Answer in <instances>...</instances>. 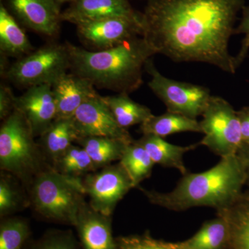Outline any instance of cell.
Returning a JSON list of instances; mask_svg holds the SVG:
<instances>
[{
	"mask_svg": "<svg viewBox=\"0 0 249 249\" xmlns=\"http://www.w3.org/2000/svg\"><path fill=\"white\" fill-rule=\"evenodd\" d=\"M112 18L142 19L128 0H76L61 14L62 21L83 24Z\"/></svg>",
	"mask_w": 249,
	"mask_h": 249,
	"instance_id": "5bb4252c",
	"label": "cell"
},
{
	"mask_svg": "<svg viewBox=\"0 0 249 249\" xmlns=\"http://www.w3.org/2000/svg\"><path fill=\"white\" fill-rule=\"evenodd\" d=\"M245 0H147L142 37L156 54L175 62H204L233 74L229 52Z\"/></svg>",
	"mask_w": 249,
	"mask_h": 249,
	"instance_id": "6da1fadb",
	"label": "cell"
},
{
	"mask_svg": "<svg viewBox=\"0 0 249 249\" xmlns=\"http://www.w3.org/2000/svg\"><path fill=\"white\" fill-rule=\"evenodd\" d=\"M34 52V47L22 27L3 4L0 6L1 58H23Z\"/></svg>",
	"mask_w": 249,
	"mask_h": 249,
	"instance_id": "d6986e66",
	"label": "cell"
},
{
	"mask_svg": "<svg viewBox=\"0 0 249 249\" xmlns=\"http://www.w3.org/2000/svg\"><path fill=\"white\" fill-rule=\"evenodd\" d=\"M22 113L15 109L0 128V168L29 188L41 172L52 166Z\"/></svg>",
	"mask_w": 249,
	"mask_h": 249,
	"instance_id": "5b68a950",
	"label": "cell"
},
{
	"mask_svg": "<svg viewBox=\"0 0 249 249\" xmlns=\"http://www.w3.org/2000/svg\"><path fill=\"white\" fill-rule=\"evenodd\" d=\"M70 69L67 44H51L18 59L3 75L14 84L27 89L36 85H52Z\"/></svg>",
	"mask_w": 249,
	"mask_h": 249,
	"instance_id": "8992f818",
	"label": "cell"
},
{
	"mask_svg": "<svg viewBox=\"0 0 249 249\" xmlns=\"http://www.w3.org/2000/svg\"><path fill=\"white\" fill-rule=\"evenodd\" d=\"M16 178L9 174L1 171L0 177V216L5 218L19 211L26 205H29V199L24 198L19 190Z\"/></svg>",
	"mask_w": 249,
	"mask_h": 249,
	"instance_id": "83f0119b",
	"label": "cell"
},
{
	"mask_svg": "<svg viewBox=\"0 0 249 249\" xmlns=\"http://www.w3.org/2000/svg\"><path fill=\"white\" fill-rule=\"evenodd\" d=\"M30 234V227L25 219L4 218L0 224V249H24Z\"/></svg>",
	"mask_w": 249,
	"mask_h": 249,
	"instance_id": "4316f807",
	"label": "cell"
},
{
	"mask_svg": "<svg viewBox=\"0 0 249 249\" xmlns=\"http://www.w3.org/2000/svg\"><path fill=\"white\" fill-rule=\"evenodd\" d=\"M119 162L128 174L134 188H137L143 180L150 178L155 165L137 140L127 144Z\"/></svg>",
	"mask_w": 249,
	"mask_h": 249,
	"instance_id": "d4e9b609",
	"label": "cell"
},
{
	"mask_svg": "<svg viewBox=\"0 0 249 249\" xmlns=\"http://www.w3.org/2000/svg\"><path fill=\"white\" fill-rule=\"evenodd\" d=\"M102 97L118 124L124 129L142 124L153 115L148 107L131 99L127 93Z\"/></svg>",
	"mask_w": 249,
	"mask_h": 249,
	"instance_id": "cb8c5ba5",
	"label": "cell"
},
{
	"mask_svg": "<svg viewBox=\"0 0 249 249\" xmlns=\"http://www.w3.org/2000/svg\"><path fill=\"white\" fill-rule=\"evenodd\" d=\"M137 142L145 149L155 164L175 168L182 175L188 173L183 163V155L201 145L199 142L188 146H180L152 134H142V138Z\"/></svg>",
	"mask_w": 249,
	"mask_h": 249,
	"instance_id": "ffe728a7",
	"label": "cell"
},
{
	"mask_svg": "<svg viewBox=\"0 0 249 249\" xmlns=\"http://www.w3.org/2000/svg\"><path fill=\"white\" fill-rule=\"evenodd\" d=\"M16 109L26 118L35 137H40L56 119V103L52 85L27 88L16 97Z\"/></svg>",
	"mask_w": 249,
	"mask_h": 249,
	"instance_id": "7c38bea8",
	"label": "cell"
},
{
	"mask_svg": "<svg viewBox=\"0 0 249 249\" xmlns=\"http://www.w3.org/2000/svg\"><path fill=\"white\" fill-rule=\"evenodd\" d=\"M119 249H181L179 242L172 243L153 238L149 233L116 239Z\"/></svg>",
	"mask_w": 249,
	"mask_h": 249,
	"instance_id": "f546056e",
	"label": "cell"
},
{
	"mask_svg": "<svg viewBox=\"0 0 249 249\" xmlns=\"http://www.w3.org/2000/svg\"><path fill=\"white\" fill-rule=\"evenodd\" d=\"M245 185L243 164L235 155L221 158L217 164L202 173L188 172L168 193L139 188L151 204L170 211L206 206L217 211L232 204L243 193Z\"/></svg>",
	"mask_w": 249,
	"mask_h": 249,
	"instance_id": "7a4b0ae2",
	"label": "cell"
},
{
	"mask_svg": "<svg viewBox=\"0 0 249 249\" xmlns=\"http://www.w3.org/2000/svg\"><path fill=\"white\" fill-rule=\"evenodd\" d=\"M71 230H52L44 234L29 249H80Z\"/></svg>",
	"mask_w": 249,
	"mask_h": 249,
	"instance_id": "f1b7e54d",
	"label": "cell"
},
{
	"mask_svg": "<svg viewBox=\"0 0 249 249\" xmlns=\"http://www.w3.org/2000/svg\"><path fill=\"white\" fill-rule=\"evenodd\" d=\"M242 11V18L238 27L235 29V34L244 35L241 47L236 56H234L236 69L245 61L249 52V6H245Z\"/></svg>",
	"mask_w": 249,
	"mask_h": 249,
	"instance_id": "4dcf8cb0",
	"label": "cell"
},
{
	"mask_svg": "<svg viewBox=\"0 0 249 249\" xmlns=\"http://www.w3.org/2000/svg\"><path fill=\"white\" fill-rule=\"evenodd\" d=\"M99 170L83 177L85 195L93 209L111 216L118 203L134 186L120 162Z\"/></svg>",
	"mask_w": 249,
	"mask_h": 249,
	"instance_id": "9c48e42d",
	"label": "cell"
},
{
	"mask_svg": "<svg viewBox=\"0 0 249 249\" xmlns=\"http://www.w3.org/2000/svg\"><path fill=\"white\" fill-rule=\"evenodd\" d=\"M225 218L229 229L228 249H249V191L232 204L217 211Z\"/></svg>",
	"mask_w": 249,
	"mask_h": 249,
	"instance_id": "ac0fdd59",
	"label": "cell"
},
{
	"mask_svg": "<svg viewBox=\"0 0 249 249\" xmlns=\"http://www.w3.org/2000/svg\"><path fill=\"white\" fill-rule=\"evenodd\" d=\"M53 168L67 176L83 178L96 171L92 160L86 150L80 145L73 144L54 162Z\"/></svg>",
	"mask_w": 249,
	"mask_h": 249,
	"instance_id": "484cf974",
	"label": "cell"
},
{
	"mask_svg": "<svg viewBox=\"0 0 249 249\" xmlns=\"http://www.w3.org/2000/svg\"><path fill=\"white\" fill-rule=\"evenodd\" d=\"M74 227L82 249H119L111 216L98 212L86 201L80 207Z\"/></svg>",
	"mask_w": 249,
	"mask_h": 249,
	"instance_id": "9a60e30c",
	"label": "cell"
},
{
	"mask_svg": "<svg viewBox=\"0 0 249 249\" xmlns=\"http://www.w3.org/2000/svg\"><path fill=\"white\" fill-rule=\"evenodd\" d=\"M76 143L86 150L98 170L120 160L129 142L109 137H80Z\"/></svg>",
	"mask_w": 249,
	"mask_h": 249,
	"instance_id": "603a6c76",
	"label": "cell"
},
{
	"mask_svg": "<svg viewBox=\"0 0 249 249\" xmlns=\"http://www.w3.org/2000/svg\"><path fill=\"white\" fill-rule=\"evenodd\" d=\"M200 121V142L221 158L237 155L242 144V129L237 111L225 99L211 96Z\"/></svg>",
	"mask_w": 249,
	"mask_h": 249,
	"instance_id": "52a82bcc",
	"label": "cell"
},
{
	"mask_svg": "<svg viewBox=\"0 0 249 249\" xmlns=\"http://www.w3.org/2000/svg\"><path fill=\"white\" fill-rule=\"evenodd\" d=\"M237 112L240 119L243 142L249 145V106L242 108Z\"/></svg>",
	"mask_w": 249,
	"mask_h": 249,
	"instance_id": "d6a6232c",
	"label": "cell"
},
{
	"mask_svg": "<svg viewBox=\"0 0 249 249\" xmlns=\"http://www.w3.org/2000/svg\"><path fill=\"white\" fill-rule=\"evenodd\" d=\"M140 130L142 134H152L163 139L181 132L201 133L200 122L196 119L170 111L160 116L152 115L140 124Z\"/></svg>",
	"mask_w": 249,
	"mask_h": 249,
	"instance_id": "44dd1931",
	"label": "cell"
},
{
	"mask_svg": "<svg viewBox=\"0 0 249 249\" xmlns=\"http://www.w3.org/2000/svg\"><path fill=\"white\" fill-rule=\"evenodd\" d=\"M29 205L42 219L73 226L85 201L83 178L67 176L50 166L27 188Z\"/></svg>",
	"mask_w": 249,
	"mask_h": 249,
	"instance_id": "277c9868",
	"label": "cell"
},
{
	"mask_svg": "<svg viewBox=\"0 0 249 249\" xmlns=\"http://www.w3.org/2000/svg\"><path fill=\"white\" fill-rule=\"evenodd\" d=\"M145 70L151 76L149 88L163 101L168 111L195 119L202 116L212 96L207 88L163 76L151 58L145 64Z\"/></svg>",
	"mask_w": 249,
	"mask_h": 249,
	"instance_id": "ba28073f",
	"label": "cell"
},
{
	"mask_svg": "<svg viewBox=\"0 0 249 249\" xmlns=\"http://www.w3.org/2000/svg\"><path fill=\"white\" fill-rule=\"evenodd\" d=\"M72 119L79 138L102 137L128 142L134 141L127 129L118 124L99 94L83 103L72 116Z\"/></svg>",
	"mask_w": 249,
	"mask_h": 249,
	"instance_id": "8fae6325",
	"label": "cell"
},
{
	"mask_svg": "<svg viewBox=\"0 0 249 249\" xmlns=\"http://www.w3.org/2000/svg\"><path fill=\"white\" fill-rule=\"evenodd\" d=\"M229 240L227 220L217 214L214 219L205 222L193 237L179 244L181 249H228Z\"/></svg>",
	"mask_w": 249,
	"mask_h": 249,
	"instance_id": "7402d4cb",
	"label": "cell"
},
{
	"mask_svg": "<svg viewBox=\"0 0 249 249\" xmlns=\"http://www.w3.org/2000/svg\"><path fill=\"white\" fill-rule=\"evenodd\" d=\"M67 46L73 73L89 80L95 88L127 94L140 88L142 69L156 54L142 36L101 51Z\"/></svg>",
	"mask_w": 249,
	"mask_h": 249,
	"instance_id": "3957f363",
	"label": "cell"
},
{
	"mask_svg": "<svg viewBox=\"0 0 249 249\" xmlns=\"http://www.w3.org/2000/svg\"><path fill=\"white\" fill-rule=\"evenodd\" d=\"M79 138L71 118L56 119L40 137V145L49 164L54 162Z\"/></svg>",
	"mask_w": 249,
	"mask_h": 249,
	"instance_id": "e0dca14e",
	"label": "cell"
},
{
	"mask_svg": "<svg viewBox=\"0 0 249 249\" xmlns=\"http://www.w3.org/2000/svg\"><path fill=\"white\" fill-rule=\"evenodd\" d=\"M52 87L56 103V119L72 117L83 103L98 95L89 80L73 72L62 75Z\"/></svg>",
	"mask_w": 249,
	"mask_h": 249,
	"instance_id": "2e32d148",
	"label": "cell"
},
{
	"mask_svg": "<svg viewBox=\"0 0 249 249\" xmlns=\"http://www.w3.org/2000/svg\"><path fill=\"white\" fill-rule=\"evenodd\" d=\"M243 164L246 176V185L249 187V145L243 142L237 154Z\"/></svg>",
	"mask_w": 249,
	"mask_h": 249,
	"instance_id": "836d02e7",
	"label": "cell"
},
{
	"mask_svg": "<svg viewBox=\"0 0 249 249\" xmlns=\"http://www.w3.org/2000/svg\"><path fill=\"white\" fill-rule=\"evenodd\" d=\"M80 40L91 51L112 48L123 42L142 36V19L112 18L76 26Z\"/></svg>",
	"mask_w": 249,
	"mask_h": 249,
	"instance_id": "30bf717a",
	"label": "cell"
},
{
	"mask_svg": "<svg viewBox=\"0 0 249 249\" xmlns=\"http://www.w3.org/2000/svg\"><path fill=\"white\" fill-rule=\"evenodd\" d=\"M10 11L26 27L48 37L58 34L62 22L55 0H7Z\"/></svg>",
	"mask_w": 249,
	"mask_h": 249,
	"instance_id": "4fadbf2b",
	"label": "cell"
},
{
	"mask_svg": "<svg viewBox=\"0 0 249 249\" xmlns=\"http://www.w3.org/2000/svg\"><path fill=\"white\" fill-rule=\"evenodd\" d=\"M75 1H76V0H55V1H56V2L58 3V4H62V3L65 2L72 3Z\"/></svg>",
	"mask_w": 249,
	"mask_h": 249,
	"instance_id": "e575fe53",
	"label": "cell"
},
{
	"mask_svg": "<svg viewBox=\"0 0 249 249\" xmlns=\"http://www.w3.org/2000/svg\"><path fill=\"white\" fill-rule=\"evenodd\" d=\"M16 96L7 85L0 86V119L4 121L16 109Z\"/></svg>",
	"mask_w": 249,
	"mask_h": 249,
	"instance_id": "1f68e13d",
	"label": "cell"
}]
</instances>
